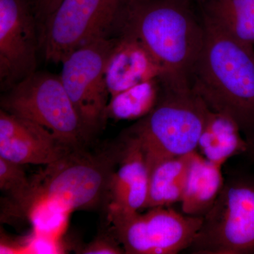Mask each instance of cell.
Returning <instances> with one entry per match:
<instances>
[{
    "mask_svg": "<svg viewBox=\"0 0 254 254\" xmlns=\"http://www.w3.org/2000/svg\"><path fill=\"white\" fill-rule=\"evenodd\" d=\"M201 18L204 43L190 72V86L209 109L232 119L253 149L254 49L204 15Z\"/></svg>",
    "mask_w": 254,
    "mask_h": 254,
    "instance_id": "obj_1",
    "label": "cell"
},
{
    "mask_svg": "<svg viewBox=\"0 0 254 254\" xmlns=\"http://www.w3.org/2000/svg\"><path fill=\"white\" fill-rule=\"evenodd\" d=\"M187 0H125L118 33L134 36L160 63L164 82L190 86L205 29Z\"/></svg>",
    "mask_w": 254,
    "mask_h": 254,
    "instance_id": "obj_2",
    "label": "cell"
},
{
    "mask_svg": "<svg viewBox=\"0 0 254 254\" xmlns=\"http://www.w3.org/2000/svg\"><path fill=\"white\" fill-rule=\"evenodd\" d=\"M91 146L71 150L31 179L28 216L38 204L64 213L105 208L120 157V138L94 150Z\"/></svg>",
    "mask_w": 254,
    "mask_h": 254,
    "instance_id": "obj_3",
    "label": "cell"
},
{
    "mask_svg": "<svg viewBox=\"0 0 254 254\" xmlns=\"http://www.w3.org/2000/svg\"><path fill=\"white\" fill-rule=\"evenodd\" d=\"M158 104L125 131L141 142L148 168L196 150L209 108L190 86L163 81Z\"/></svg>",
    "mask_w": 254,
    "mask_h": 254,
    "instance_id": "obj_4",
    "label": "cell"
},
{
    "mask_svg": "<svg viewBox=\"0 0 254 254\" xmlns=\"http://www.w3.org/2000/svg\"><path fill=\"white\" fill-rule=\"evenodd\" d=\"M4 93L1 110L45 127L73 149L93 144L60 75L36 71Z\"/></svg>",
    "mask_w": 254,
    "mask_h": 254,
    "instance_id": "obj_5",
    "label": "cell"
},
{
    "mask_svg": "<svg viewBox=\"0 0 254 254\" xmlns=\"http://www.w3.org/2000/svg\"><path fill=\"white\" fill-rule=\"evenodd\" d=\"M188 252L193 254H254V177L227 179Z\"/></svg>",
    "mask_w": 254,
    "mask_h": 254,
    "instance_id": "obj_6",
    "label": "cell"
},
{
    "mask_svg": "<svg viewBox=\"0 0 254 254\" xmlns=\"http://www.w3.org/2000/svg\"><path fill=\"white\" fill-rule=\"evenodd\" d=\"M125 0H63L41 30L47 62L62 63L75 50L116 36Z\"/></svg>",
    "mask_w": 254,
    "mask_h": 254,
    "instance_id": "obj_7",
    "label": "cell"
},
{
    "mask_svg": "<svg viewBox=\"0 0 254 254\" xmlns=\"http://www.w3.org/2000/svg\"><path fill=\"white\" fill-rule=\"evenodd\" d=\"M116 36L75 50L62 64L60 76L82 125L92 141L104 129L110 99L105 71Z\"/></svg>",
    "mask_w": 254,
    "mask_h": 254,
    "instance_id": "obj_8",
    "label": "cell"
},
{
    "mask_svg": "<svg viewBox=\"0 0 254 254\" xmlns=\"http://www.w3.org/2000/svg\"><path fill=\"white\" fill-rule=\"evenodd\" d=\"M203 218L155 207L110 222L127 254H176L188 250Z\"/></svg>",
    "mask_w": 254,
    "mask_h": 254,
    "instance_id": "obj_9",
    "label": "cell"
},
{
    "mask_svg": "<svg viewBox=\"0 0 254 254\" xmlns=\"http://www.w3.org/2000/svg\"><path fill=\"white\" fill-rule=\"evenodd\" d=\"M41 33L29 0H0V86L6 92L37 71Z\"/></svg>",
    "mask_w": 254,
    "mask_h": 254,
    "instance_id": "obj_10",
    "label": "cell"
},
{
    "mask_svg": "<svg viewBox=\"0 0 254 254\" xmlns=\"http://www.w3.org/2000/svg\"><path fill=\"white\" fill-rule=\"evenodd\" d=\"M120 153L108 189L105 210L110 222L141 212L148 195L149 168L141 142L124 131Z\"/></svg>",
    "mask_w": 254,
    "mask_h": 254,
    "instance_id": "obj_11",
    "label": "cell"
},
{
    "mask_svg": "<svg viewBox=\"0 0 254 254\" xmlns=\"http://www.w3.org/2000/svg\"><path fill=\"white\" fill-rule=\"evenodd\" d=\"M73 150L45 127L0 110V157L26 165H48Z\"/></svg>",
    "mask_w": 254,
    "mask_h": 254,
    "instance_id": "obj_12",
    "label": "cell"
},
{
    "mask_svg": "<svg viewBox=\"0 0 254 254\" xmlns=\"http://www.w3.org/2000/svg\"><path fill=\"white\" fill-rule=\"evenodd\" d=\"M165 76L161 65L143 43L127 33L116 35L105 71L110 98L142 82Z\"/></svg>",
    "mask_w": 254,
    "mask_h": 254,
    "instance_id": "obj_13",
    "label": "cell"
},
{
    "mask_svg": "<svg viewBox=\"0 0 254 254\" xmlns=\"http://www.w3.org/2000/svg\"><path fill=\"white\" fill-rule=\"evenodd\" d=\"M222 167L212 163L197 150L192 153L191 160L181 202L182 213L195 217H204L221 193L225 179Z\"/></svg>",
    "mask_w": 254,
    "mask_h": 254,
    "instance_id": "obj_14",
    "label": "cell"
},
{
    "mask_svg": "<svg viewBox=\"0 0 254 254\" xmlns=\"http://www.w3.org/2000/svg\"><path fill=\"white\" fill-rule=\"evenodd\" d=\"M197 148L205 159L221 167L235 155H251L252 150L232 119L210 109Z\"/></svg>",
    "mask_w": 254,
    "mask_h": 254,
    "instance_id": "obj_15",
    "label": "cell"
},
{
    "mask_svg": "<svg viewBox=\"0 0 254 254\" xmlns=\"http://www.w3.org/2000/svg\"><path fill=\"white\" fill-rule=\"evenodd\" d=\"M192 153L164 159L150 169L148 195L142 210L181 202Z\"/></svg>",
    "mask_w": 254,
    "mask_h": 254,
    "instance_id": "obj_16",
    "label": "cell"
},
{
    "mask_svg": "<svg viewBox=\"0 0 254 254\" xmlns=\"http://www.w3.org/2000/svg\"><path fill=\"white\" fill-rule=\"evenodd\" d=\"M199 5L201 14L254 49V0H207Z\"/></svg>",
    "mask_w": 254,
    "mask_h": 254,
    "instance_id": "obj_17",
    "label": "cell"
},
{
    "mask_svg": "<svg viewBox=\"0 0 254 254\" xmlns=\"http://www.w3.org/2000/svg\"><path fill=\"white\" fill-rule=\"evenodd\" d=\"M163 87L162 80L155 78L111 97L107 107V118L115 120H138L144 118L158 104Z\"/></svg>",
    "mask_w": 254,
    "mask_h": 254,
    "instance_id": "obj_18",
    "label": "cell"
},
{
    "mask_svg": "<svg viewBox=\"0 0 254 254\" xmlns=\"http://www.w3.org/2000/svg\"><path fill=\"white\" fill-rule=\"evenodd\" d=\"M22 165L0 157V190L9 203L8 211L16 217H28L32 192L31 179H28Z\"/></svg>",
    "mask_w": 254,
    "mask_h": 254,
    "instance_id": "obj_19",
    "label": "cell"
},
{
    "mask_svg": "<svg viewBox=\"0 0 254 254\" xmlns=\"http://www.w3.org/2000/svg\"><path fill=\"white\" fill-rule=\"evenodd\" d=\"M83 254H123V246L115 236L113 230L110 233H103L85 246L80 250Z\"/></svg>",
    "mask_w": 254,
    "mask_h": 254,
    "instance_id": "obj_20",
    "label": "cell"
},
{
    "mask_svg": "<svg viewBox=\"0 0 254 254\" xmlns=\"http://www.w3.org/2000/svg\"><path fill=\"white\" fill-rule=\"evenodd\" d=\"M38 21L40 32L48 17L63 0H29Z\"/></svg>",
    "mask_w": 254,
    "mask_h": 254,
    "instance_id": "obj_21",
    "label": "cell"
},
{
    "mask_svg": "<svg viewBox=\"0 0 254 254\" xmlns=\"http://www.w3.org/2000/svg\"><path fill=\"white\" fill-rule=\"evenodd\" d=\"M187 1H190V2H196L198 4H202V3L205 2L207 0H187Z\"/></svg>",
    "mask_w": 254,
    "mask_h": 254,
    "instance_id": "obj_22",
    "label": "cell"
},
{
    "mask_svg": "<svg viewBox=\"0 0 254 254\" xmlns=\"http://www.w3.org/2000/svg\"><path fill=\"white\" fill-rule=\"evenodd\" d=\"M251 155H252L254 158V145L253 146V149H252V153H251Z\"/></svg>",
    "mask_w": 254,
    "mask_h": 254,
    "instance_id": "obj_23",
    "label": "cell"
}]
</instances>
